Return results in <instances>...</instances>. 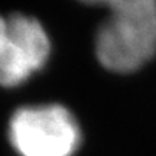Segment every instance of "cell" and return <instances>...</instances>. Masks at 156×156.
I'll return each instance as SVG.
<instances>
[{
    "mask_svg": "<svg viewBox=\"0 0 156 156\" xmlns=\"http://www.w3.org/2000/svg\"><path fill=\"white\" fill-rule=\"evenodd\" d=\"M51 42L44 26L25 15L0 16V85L25 83L44 67Z\"/></svg>",
    "mask_w": 156,
    "mask_h": 156,
    "instance_id": "3957f363",
    "label": "cell"
},
{
    "mask_svg": "<svg viewBox=\"0 0 156 156\" xmlns=\"http://www.w3.org/2000/svg\"><path fill=\"white\" fill-rule=\"evenodd\" d=\"M80 2L110 12L95 38V54L103 67L130 73L156 54V0Z\"/></svg>",
    "mask_w": 156,
    "mask_h": 156,
    "instance_id": "6da1fadb",
    "label": "cell"
},
{
    "mask_svg": "<svg viewBox=\"0 0 156 156\" xmlns=\"http://www.w3.org/2000/svg\"><path fill=\"white\" fill-rule=\"evenodd\" d=\"M9 139L22 156H73L81 143V130L61 104L26 106L12 116Z\"/></svg>",
    "mask_w": 156,
    "mask_h": 156,
    "instance_id": "7a4b0ae2",
    "label": "cell"
}]
</instances>
